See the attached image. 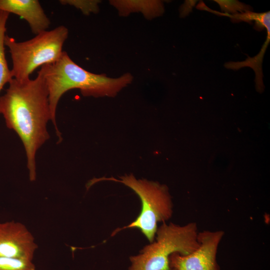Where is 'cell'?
<instances>
[{
  "label": "cell",
  "mask_w": 270,
  "mask_h": 270,
  "mask_svg": "<svg viewBox=\"0 0 270 270\" xmlns=\"http://www.w3.org/2000/svg\"><path fill=\"white\" fill-rule=\"evenodd\" d=\"M218 4L221 10L224 14L232 13L235 14L246 12L252 11V8L248 5L238 2V0H214Z\"/></svg>",
  "instance_id": "cell-14"
},
{
  "label": "cell",
  "mask_w": 270,
  "mask_h": 270,
  "mask_svg": "<svg viewBox=\"0 0 270 270\" xmlns=\"http://www.w3.org/2000/svg\"><path fill=\"white\" fill-rule=\"evenodd\" d=\"M197 224L183 226L166 222L158 228L155 239L138 254L130 258L128 270H170V256L174 253L187 255L199 246Z\"/></svg>",
  "instance_id": "cell-3"
},
{
  "label": "cell",
  "mask_w": 270,
  "mask_h": 270,
  "mask_svg": "<svg viewBox=\"0 0 270 270\" xmlns=\"http://www.w3.org/2000/svg\"><path fill=\"white\" fill-rule=\"evenodd\" d=\"M0 114L6 126L21 140L26 152L30 180L36 179V152L49 139L47 124L52 120L48 94L42 72L34 80L13 78L0 97Z\"/></svg>",
  "instance_id": "cell-1"
},
{
  "label": "cell",
  "mask_w": 270,
  "mask_h": 270,
  "mask_svg": "<svg viewBox=\"0 0 270 270\" xmlns=\"http://www.w3.org/2000/svg\"><path fill=\"white\" fill-rule=\"evenodd\" d=\"M0 270H36L32 261L0 257Z\"/></svg>",
  "instance_id": "cell-12"
},
{
  "label": "cell",
  "mask_w": 270,
  "mask_h": 270,
  "mask_svg": "<svg viewBox=\"0 0 270 270\" xmlns=\"http://www.w3.org/2000/svg\"><path fill=\"white\" fill-rule=\"evenodd\" d=\"M267 38L262 49L258 54L253 58H248L244 61L240 62H228L224 64V66L229 69L238 70L242 67H250L256 74V84L257 90L260 92L264 89L262 82V64L264 52L270 40V28L266 29Z\"/></svg>",
  "instance_id": "cell-10"
},
{
  "label": "cell",
  "mask_w": 270,
  "mask_h": 270,
  "mask_svg": "<svg viewBox=\"0 0 270 270\" xmlns=\"http://www.w3.org/2000/svg\"><path fill=\"white\" fill-rule=\"evenodd\" d=\"M38 247L23 224L14 220L0 222V257L32 261Z\"/></svg>",
  "instance_id": "cell-7"
},
{
  "label": "cell",
  "mask_w": 270,
  "mask_h": 270,
  "mask_svg": "<svg viewBox=\"0 0 270 270\" xmlns=\"http://www.w3.org/2000/svg\"><path fill=\"white\" fill-rule=\"evenodd\" d=\"M110 4L122 16H128L132 12H141L144 17L151 20L162 16L164 11L163 2L156 0H114Z\"/></svg>",
  "instance_id": "cell-9"
},
{
  "label": "cell",
  "mask_w": 270,
  "mask_h": 270,
  "mask_svg": "<svg viewBox=\"0 0 270 270\" xmlns=\"http://www.w3.org/2000/svg\"><path fill=\"white\" fill-rule=\"evenodd\" d=\"M59 2L62 4L75 7L85 15L98 13L100 3V1L97 0H60Z\"/></svg>",
  "instance_id": "cell-13"
},
{
  "label": "cell",
  "mask_w": 270,
  "mask_h": 270,
  "mask_svg": "<svg viewBox=\"0 0 270 270\" xmlns=\"http://www.w3.org/2000/svg\"><path fill=\"white\" fill-rule=\"evenodd\" d=\"M0 10L14 14L25 20L36 35L47 30L50 24L49 18L38 0H0Z\"/></svg>",
  "instance_id": "cell-8"
},
{
  "label": "cell",
  "mask_w": 270,
  "mask_h": 270,
  "mask_svg": "<svg viewBox=\"0 0 270 270\" xmlns=\"http://www.w3.org/2000/svg\"><path fill=\"white\" fill-rule=\"evenodd\" d=\"M10 14L0 10V92L6 84L13 79L11 70L8 68L5 54L4 38L6 23Z\"/></svg>",
  "instance_id": "cell-11"
},
{
  "label": "cell",
  "mask_w": 270,
  "mask_h": 270,
  "mask_svg": "<svg viewBox=\"0 0 270 270\" xmlns=\"http://www.w3.org/2000/svg\"><path fill=\"white\" fill-rule=\"evenodd\" d=\"M40 70L48 91L51 122L59 140L62 137L56 123V111L59 100L66 92L77 88L85 96L114 97L133 80L129 73L112 78L105 74L90 72L75 63L64 51L58 60L42 66Z\"/></svg>",
  "instance_id": "cell-2"
},
{
  "label": "cell",
  "mask_w": 270,
  "mask_h": 270,
  "mask_svg": "<svg viewBox=\"0 0 270 270\" xmlns=\"http://www.w3.org/2000/svg\"><path fill=\"white\" fill-rule=\"evenodd\" d=\"M170 270H173V269H171Z\"/></svg>",
  "instance_id": "cell-15"
},
{
  "label": "cell",
  "mask_w": 270,
  "mask_h": 270,
  "mask_svg": "<svg viewBox=\"0 0 270 270\" xmlns=\"http://www.w3.org/2000/svg\"><path fill=\"white\" fill-rule=\"evenodd\" d=\"M68 35V29L64 26L46 30L24 42H17L6 34L4 44L10 54L13 78L20 82L28 80L38 68L58 60L64 52L62 48Z\"/></svg>",
  "instance_id": "cell-4"
},
{
  "label": "cell",
  "mask_w": 270,
  "mask_h": 270,
  "mask_svg": "<svg viewBox=\"0 0 270 270\" xmlns=\"http://www.w3.org/2000/svg\"><path fill=\"white\" fill-rule=\"evenodd\" d=\"M102 178L100 180H112L123 184L131 188L139 196L141 203L140 212L134 220L116 232L124 228H138L150 243L155 239L159 222H164L171 218L173 204L168 188L158 182L146 179H136L132 174L119 177Z\"/></svg>",
  "instance_id": "cell-5"
},
{
  "label": "cell",
  "mask_w": 270,
  "mask_h": 270,
  "mask_svg": "<svg viewBox=\"0 0 270 270\" xmlns=\"http://www.w3.org/2000/svg\"><path fill=\"white\" fill-rule=\"evenodd\" d=\"M222 230L198 232V248L187 255L172 254L169 258L170 269L174 270H220L216 256L224 236Z\"/></svg>",
  "instance_id": "cell-6"
}]
</instances>
